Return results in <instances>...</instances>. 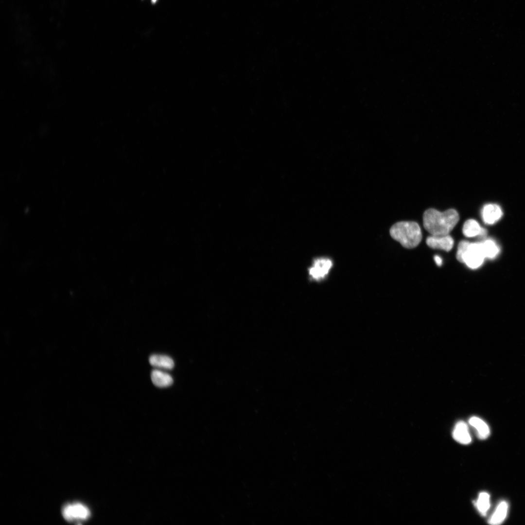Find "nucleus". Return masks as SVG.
Listing matches in <instances>:
<instances>
[{
	"mask_svg": "<svg viewBox=\"0 0 525 525\" xmlns=\"http://www.w3.org/2000/svg\"><path fill=\"white\" fill-rule=\"evenodd\" d=\"M390 234L395 240L406 248H413L420 243L422 233L419 224L413 221H402L394 224Z\"/></svg>",
	"mask_w": 525,
	"mask_h": 525,
	"instance_id": "2",
	"label": "nucleus"
},
{
	"mask_svg": "<svg viewBox=\"0 0 525 525\" xmlns=\"http://www.w3.org/2000/svg\"><path fill=\"white\" fill-rule=\"evenodd\" d=\"M508 508V505L507 502L505 501L501 502L488 520L489 524L492 525H497L503 523L506 517Z\"/></svg>",
	"mask_w": 525,
	"mask_h": 525,
	"instance_id": "12",
	"label": "nucleus"
},
{
	"mask_svg": "<svg viewBox=\"0 0 525 525\" xmlns=\"http://www.w3.org/2000/svg\"><path fill=\"white\" fill-rule=\"evenodd\" d=\"M63 518L68 522L79 523L88 520L91 512L88 507L79 502L68 503L62 509Z\"/></svg>",
	"mask_w": 525,
	"mask_h": 525,
	"instance_id": "4",
	"label": "nucleus"
},
{
	"mask_svg": "<svg viewBox=\"0 0 525 525\" xmlns=\"http://www.w3.org/2000/svg\"><path fill=\"white\" fill-rule=\"evenodd\" d=\"M474 504L479 512L482 515H486L490 507L489 494L485 492H481Z\"/></svg>",
	"mask_w": 525,
	"mask_h": 525,
	"instance_id": "14",
	"label": "nucleus"
},
{
	"mask_svg": "<svg viewBox=\"0 0 525 525\" xmlns=\"http://www.w3.org/2000/svg\"><path fill=\"white\" fill-rule=\"evenodd\" d=\"M482 245L485 258H493L498 254L499 248L493 240H486L482 242Z\"/></svg>",
	"mask_w": 525,
	"mask_h": 525,
	"instance_id": "15",
	"label": "nucleus"
},
{
	"mask_svg": "<svg viewBox=\"0 0 525 525\" xmlns=\"http://www.w3.org/2000/svg\"><path fill=\"white\" fill-rule=\"evenodd\" d=\"M456 258L457 261L465 263L470 268H478L482 265L485 258L482 242L460 241L457 246Z\"/></svg>",
	"mask_w": 525,
	"mask_h": 525,
	"instance_id": "3",
	"label": "nucleus"
},
{
	"mask_svg": "<svg viewBox=\"0 0 525 525\" xmlns=\"http://www.w3.org/2000/svg\"><path fill=\"white\" fill-rule=\"evenodd\" d=\"M462 232L467 237H473L479 236L484 237L487 234L486 229L481 228L479 223L474 219H469L464 224Z\"/></svg>",
	"mask_w": 525,
	"mask_h": 525,
	"instance_id": "8",
	"label": "nucleus"
},
{
	"mask_svg": "<svg viewBox=\"0 0 525 525\" xmlns=\"http://www.w3.org/2000/svg\"><path fill=\"white\" fill-rule=\"evenodd\" d=\"M428 246L434 249H439L446 251H450L454 244L453 238L449 234L428 236L426 240Z\"/></svg>",
	"mask_w": 525,
	"mask_h": 525,
	"instance_id": "5",
	"label": "nucleus"
},
{
	"mask_svg": "<svg viewBox=\"0 0 525 525\" xmlns=\"http://www.w3.org/2000/svg\"><path fill=\"white\" fill-rule=\"evenodd\" d=\"M332 266V262L330 259H318L315 261L313 266L310 269L309 274L313 279L318 280L327 275Z\"/></svg>",
	"mask_w": 525,
	"mask_h": 525,
	"instance_id": "6",
	"label": "nucleus"
},
{
	"mask_svg": "<svg viewBox=\"0 0 525 525\" xmlns=\"http://www.w3.org/2000/svg\"><path fill=\"white\" fill-rule=\"evenodd\" d=\"M149 361L153 367L166 369H172L175 366L173 360L165 355L153 354L150 356Z\"/></svg>",
	"mask_w": 525,
	"mask_h": 525,
	"instance_id": "11",
	"label": "nucleus"
},
{
	"mask_svg": "<svg viewBox=\"0 0 525 525\" xmlns=\"http://www.w3.org/2000/svg\"><path fill=\"white\" fill-rule=\"evenodd\" d=\"M434 260H435V261L436 264L438 266H441V264L442 263V260L441 258L439 256H438V255L435 256Z\"/></svg>",
	"mask_w": 525,
	"mask_h": 525,
	"instance_id": "16",
	"label": "nucleus"
},
{
	"mask_svg": "<svg viewBox=\"0 0 525 525\" xmlns=\"http://www.w3.org/2000/svg\"><path fill=\"white\" fill-rule=\"evenodd\" d=\"M469 422L476 430L479 438L484 439L489 436V427L483 420L476 417H472L470 419Z\"/></svg>",
	"mask_w": 525,
	"mask_h": 525,
	"instance_id": "13",
	"label": "nucleus"
},
{
	"mask_svg": "<svg viewBox=\"0 0 525 525\" xmlns=\"http://www.w3.org/2000/svg\"><path fill=\"white\" fill-rule=\"evenodd\" d=\"M459 219L458 213L455 209L440 212L429 209L424 212L423 224L425 229L431 235H445L449 234Z\"/></svg>",
	"mask_w": 525,
	"mask_h": 525,
	"instance_id": "1",
	"label": "nucleus"
},
{
	"mask_svg": "<svg viewBox=\"0 0 525 525\" xmlns=\"http://www.w3.org/2000/svg\"><path fill=\"white\" fill-rule=\"evenodd\" d=\"M156 1H157V0H151V1H152V2L153 3H155L156 2Z\"/></svg>",
	"mask_w": 525,
	"mask_h": 525,
	"instance_id": "17",
	"label": "nucleus"
},
{
	"mask_svg": "<svg viewBox=\"0 0 525 525\" xmlns=\"http://www.w3.org/2000/svg\"><path fill=\"white\" fill-rule=\"evenodd\" d=\"M151 379L153 384L158 387H168L173 384L174 381L169 374L158 369L152 371Z\"/></svg>",
	"mask_w": 525,
	"mask_h": 525,
	"instance_id": "10",
	"label": "nucleus"
},
{
	"mask_svg": "<svg viewBox=\"0 0 525 525\" xmlns=\"http://www.w3.org/2000/svg\"><path fill=\"white\" fill-rule=\"evenodd\" d=\"M482 215L483 220L486 224H493L501 218L502 211L498 205L489 204L483 208Z\"/></svg>",
	"mask_w": 525,
	"mask_h": 525,
	"instance_id": "7",
	"label": "nucleus"
},
{
	"mask_svg": "<svg viewBox=\"0 0 525 525\" xmlns=\"http://www.w3.org/2000/svg\"><path fill=\"white\" fill-rule=\"evenodd\" d=\"M453 437L455 440L463 444H469L472 441L468 426L462 421L456 424L453 432Z\"/></svg>",
	"mask_w": 525,
	"mask_h": 525,
	"instance_id": "9",
	"label": "nucleus"
}]
</instances>
